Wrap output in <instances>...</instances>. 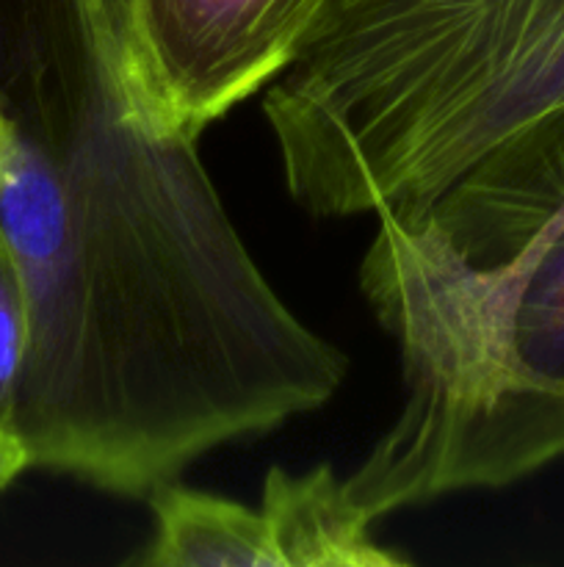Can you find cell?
I'll return each mask as SVG.
<instances>
[{"mask_svg": "<svg viewBox=\"0 0 564 567\" xmlns=\"http://www.w3.org/2000/svg\"><path fill=\"white\" fill-rule=\"evenodd\" d=\"M0 238L28 299L33 468L147 498L324 408L343 349L249 252L199 138L136 109L119 0H0Z\"/></svg>", "mask_w": 564, "mask_h": 567, "instance_id": "6da1fadb", "label": "cell"}, {"mask_svg": "<svg viewBox=\"0 0 564 567\" xmlns=\"http://www.w3.org/2000/svg\"><path fill=\"white\" fill-rule=\"evenodd\" d=\"M263 116L310 216L495 269L564 208V0H326Z\"/></svg>", "mask_w": 564, "mask_h": 567, "instance_id": "7a4b0ae2", "label": "cell"}, {"mask_svg": "<svg viewBox=\"0 0 564 567\" xmlns=\"http://www.w3.org/2000/svg\"><path fill=\"white\" fill-rule=\"evenodd\" d=\"M359 288L396 338L404 391L346 476L370 518L506 487L564 457V208L495 269L453 264L376 221Z\"/></svg>", "mask_w": 564, "mask_h": 567, "instance_id": "3957f363", "label": "cell"}, {"mask_svg": "<svg viewBox=\"0 0 564 567\" xmlns=\"http://www.w3.org/2000/svg\"><path fill=\"white\" fill-rule=\"evenodd\" d=\"M326 0H119L136 109L164 133L199 138L269 86Z\"/></svg>", "mask_w": 564, "mask_h": 567, "instance_id": "277c9868", "label": "cell"}, {"mask_svg": "<svg viewBox=\"0 0 564 567\" xmlns=\"http://www.w3.org/2000/svg\"><path fill=\"white\" fill-rule=\"evenodd\" d=\"M280 567H398L409 559L387 551L370 535V518L330 463L304 474H265L260 502Z\"/></svg>", "mask_w": 564, "mask_h": 567, "instance_id": "5b68a950", "label": "cell"}, {"mask_svg": "<svg viewBox=\"0 0 564 567\" xmlns=\"http://www.w3.org/2000/svg\"><path fill=\"white\" fill-rule=\"evenodd\" d=\"M155 535L133 563L144 567H280L260 507L160 482L147 493Z\"/></svg>", "mask_w": 564, "mask_h": 567, "instance_id": "8992f818", "label": "cell"}, {"mask_svg": "<svg viewBox=\"0 0 564 567\" xmlns=\"http://www.w3.org/2000/svg\"><path fill=\"white\" fill-rule=\"evenodd\" d=\"M28 358V299L17 266L0 238V426L14 430L17 399Z\"/></svg>", "mask_w": 564, "mask_h": 567, "instance_id": "52a82bcc", "label": "cell"}, {"mask_svg": "<svg viewBox=\"0 0 564 567\" xmlns=\"http://www.w3.org/2000/svg\"><path fill=\"white\" fill-rule=\"evenodd\" d=\"M25 468H33L25 441L9 426H0V493Z\"/></svg>", "mask_w": 564, "mask_h": 567, "instance_id": "ba28073f", "label": "cell"}]
</instances>
